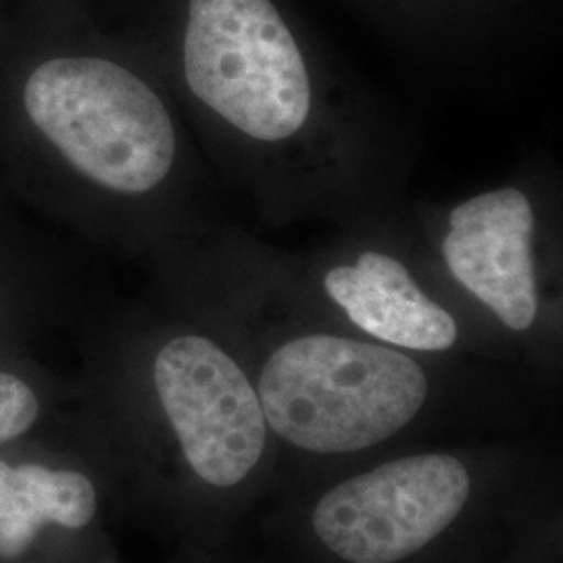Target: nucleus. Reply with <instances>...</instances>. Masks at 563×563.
Masks as SVG:
<instances>
[{
  "label": "nucleus",
  "instance_id": "6e6552de",
  "mask_svg": "<svg viewBox=\"0 0 563 563\" xmlns=\"http://www.w3.org/2000/svg\"><path fill=\"white\" fill-rule=\"evenodd\" d=\"M323 288L351 322L378 341L413 351H446L457 342L453 316L428 299L390 255L367 251L353 265H336Z\"/></svg>",
  "mask_w": 563,
  "mask_h": 563
},
{
  "label": "nucleus",
  "instance_id": "7ed1b4c3",
  "mask_svg": "<svg viewBox=\"0 0 563 563\" xmlns=\"http://www.w3.org/2000/svg\"><path fill=\"white\" fill-rule=\"evenodd\" d=\"M257 397L267 428L302 451L341 455L388 441L428 397V378L397 349L332 334L284 342Z\"/></svg>",
  "mask_w": 563,
  "mask_h": 563
},
{
  "label": "nucleus",
  "instance_id": "20e7f679",
  "mask_svg": "<svg viewBox=\"0 0 563 563\" xmlns=\"http://www.w3.org/2000/svg\"><path fill=\"white\" fill-rule=\"evenodd\" d=\"M181 71L197 101L255 141H286L309 118L307 65L272 0H188Z\"/></svg>",
  "mask_w": 563,
  "mask_h": 563
},
{
  "label": "nucleus",
  "instance_id": "0eeeda50",
  "mask_svg": "<svg viewBox=\"0 0 563 563\" xmlns=\"http://www.w3.org/2000/svg\"><path fill=\"white\" fill-rule=\"evenodd\" d=\"M532 232L528 197L501 188L457 205L443 241L453 278L514 332L528 330L539 313Z\"/></svg>",
  "mask_w": 563,
  "mask_h": 563
},
{
  "label": "nucleus",
  "instance_id": "f257e3e1",
  "mask_svg": "<svg viewBox=\"0 0 563 563\" xmlns=\"http://www.w3.org/2000/svg\"><path fill=\"white\" fill-rule=\"evenodd\" d=\"M176 162L167 102L121 60L46 48L0 69V186L46 220L155 195Z\"/></svg>",
  "mask_w": 563,
  "mask_h": 563
},
{
  "label": "nucleus",
  "instance_id": "39448f33",
  "mask_svg": "<svg viewBox=\"0 0 563 563\" xmlns=\"http://www.w3.org/2000/svg\"><path fill=\"white\" fill-rule=\"evenodd\" d=\"M99 463L76 409L0 449V563H104Z\"/></svg>",
  "mask_w": 563,
  "mask_h": 563
},
{
  "label": "nucleus",
  "instance_id": "1a4fd4ad",
  "mask_svg": "<svg viewBox=\"0 0 563 563\" xmlns=\"http://www.w3.org/2000/svg\"><path fill=\"white\" fill-rule=\"evenodd\" d=\"M69 318L55 244L0 202V351L38 353Z\"/></svg>",
  "mask_w": 563,
  "mask_h": 563
},
{
  "label": "nucleus",
  "instance_id": "423d86ee",
  "mask_svg": "<svg viewBox=\"0 0 563 563\" xmlns=\"http://www.w3.org/2000/svg\"><path fill=\"white\" fill-rule=\"evenodd\" d=\"M470 495L472 476L457 457L411 455L332 486L313 507L311 528L342 562H402L439 539Z\"/></svg>",
  "mask_w": 563,
  "mask_h": 563
},
{
  "label": "nucleus",
  "instance_id": "f03ea898",
  "mask_svg": "<svg viewBox=\"0 0 563 563\" xmlns=\"http://www.w3.org/2000/svg\"><path fill=\"white\" fill-rule=\"evenodd\" d=\"M146 395L142 423L76 413L88 430H113L136 460H176L184 483L205 488H232L262 462L267 422L260 397L241 365L209 336L176 332L153 342Z\"/></svg>",
  "mask_w": 563,
  "mask_h": 563
},
{
  "label": "nucleus",
  "instance_id": "9d476101",
  "mask_svg": "<svg viewBox=\"0 0 563 563\" xmlns=\"http://www.w3.org/2000/svg\"><path fill=\"white\" fill-rule=\"evenodd\" d=\"M76 386L38 353L0 351V449L36 439L65 422Z\"/></svg>",
  "mask_w": 563,
  "mask_h": 563
}]
</instances>
